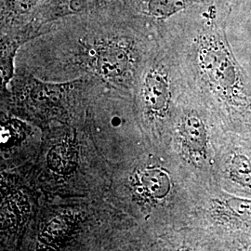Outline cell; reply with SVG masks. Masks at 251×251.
<instances>
[{"label": "cell", "mask_w": 251, "mask_h": 251, "mask_svg": "<svg viewBox=\"0 0 251 251\" xmlns=\"http://www.w3.org/2000/svg\"><path fill=\"white\" fill-rule=\"evenodd\" d=\"M108 0H68V8L73 12H80L96 8Z\"/></svg>", "instance_id": "8992f818"}, {"label": "cell", "mask_w": 251, "mask_h": 251, "mask_svg": "<svg viewBox=\"0 0 251 251\" xmlns=\"http://www.w3.org/2000/svg\"><path fill=\"white\" fill-rule=\"evenodd\" d=\"M144 186L154 197L165 196L170 189L168 177L158 171L147 172L143 178Z\"/></svg>", "instance_id": "5b68a950"}, {"label": "cell", "mask_w": 251, "mask_h": 251, "mask_svg": "<svg viewBox=\"0 0 251 251\" xmlns=\"http://www.w3.org/2000/svg\"><path fill=\"white\" fill-rule=\"evenodd\" d=\"M97 71L107 77L121 76L130 65L128 50L116 42L100 46L94 52Z\"/></svg>", "instance_id": "6da1fadb"}, {"label": "cell", "mask_w": 251, "mask_h": 251, "mask_svg": "<svg viewBox=\"0 0 251 251\" xmlns=\"http://www.w3.org/2000/svg\"><path fill=\"white\" fill-rule=\"evenodd\" d=\"M183 134L185 142L192 149L199 150L204 148L205 129L200 120L195 117H189L183 126Z\"/></svg>", "instance_id": "277c9868"}, {"label": "cell", "mask_w": 251, "mask_h": 251, "mask_svg": "<svg viewBox=\"0 0 251 251\" xmlns=\"http://www.w3.org/2000/svg\"><path fill=\"white\" fill-rule=\"evenodd\" d=\"M38 0H8L9 8L13 13L24 14L33 9Z\"/></svg>", "instance_id": "52a82bcc"}, {"label": "cell", "mask_w": 251, "mask_h": 251, "mask_svg": "<svg viewBox=\"0 0 251 251\" xmlns=\"http://www.w3.org/2000/svg\"><path fill=\"white\" fill-rule=\"evenodd\" d=\"M194 0H149L147 12L153 18H168L185 9Z\"/></svg>", "instance_id": "3957f363"}, {"label": "cell", "mask_w": 251, "mask_h": 251, "mask_svg": "<svg viewBox=\"0 0 251 251\" xmlns=\"http://www.w3.org/2000/svg\"><path fill=\"white\" fill-rule=\"evenodd\" d=\"M144 95L147 106L153 111H161L166 106L169 88L161 73L154 70L148 73L144 80Z\"/></svg>", "instance_id": "7a4b0ae2"}]
</instances>
